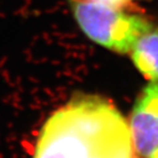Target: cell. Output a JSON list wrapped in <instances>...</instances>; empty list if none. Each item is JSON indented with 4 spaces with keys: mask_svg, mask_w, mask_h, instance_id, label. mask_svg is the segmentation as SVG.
Returning <instances> with one entry per match:
<instances>
[{
    "mask_svg": "<svg viewBox=\"0 0 158 158\" xmlns=\"http://www.w3.org/2000/svg\"><path fill=\"white\" fill-rule=\"evenodd\" d=\"M128 127L139 158L158 151V82L149 81L132 106Z\"/></svg>",
    "mask_w": 158,
    "mask_h": 158,
    "instance_id": "3957f363",
    "label": "cell"
},
{
    "mask_svg": "<svg viewBox=\"0 0 158 158\" xmlns=\"http://www.w3.org/2000/svg\"><path fill=\"white\" fill-rule=\"evenodd\" d=\"M148 158H158V151L156 153H154L153 155H151L150 157H148Z\"/></svg>",
    "mask_w": 158,
    "mask_h": 158,
    "instance_id": "8992f818",
    "label": "cell"
},
{
    "mask_svg": "<svg viewBox=\"0 0 158 158\" xmlns=\"http://www.w3.org/2000/svg\"><path fill=\"white\" fill-rule=\"evenodd\" d=\"M76 1H88V2L99 3V4L110 6V7L113 8L135 11V7L131 0H76Z\"/></svg>",
    "mask_w": 158,
    "mask_h": 158,
    "instance_id": "5b68a950",
    "label": "cell"
},
{
    "mask_svg": "<svg viewBox=\"0 0 158 158\" xmlns=\"http://www.w3.org/2000/svg\"><path fill=\"white\" fill-rule=\"evenodd\" d=\"M135 67L149 81L158 82V26L152 24L129 50Z\"/></svg>",
    "mask_w": 158,
    "mask_h": 158,
    "instance_id": "277c9868",
    "label": "cell"
},
{
    "mask_svg": "<svg viewBox=\"0 0 158 158\" xmlns=\"http://www.w3.org/2000/svg\"><path fill=\"white\" fill-rule=\"evenodd\" d=\"M79 28L90 40L118 53H128L152 21L135 11L99 3L69 0Z\"/></svg>",
    "mask_w": 158,
    "mask_h": 158,
    "instance_id": "7a4b0ae2",
    "label": "cell"
},
{
    "mask_svg": "<svg viewBox=\"0 0 158 158\" xmlns=\"http://www.w3.org/2000/svg\"><path fill=\"white\" fill-rule=\"evenodd\" d=\"M33 158H139L128 123L99 96H77L55 111L41 128Z\"/></svg>",
    "mask_w": 158,
    "mask_h": 158,
    "instance_id": "6da1fadb",
    "label": "cell"
}]
</instances>
